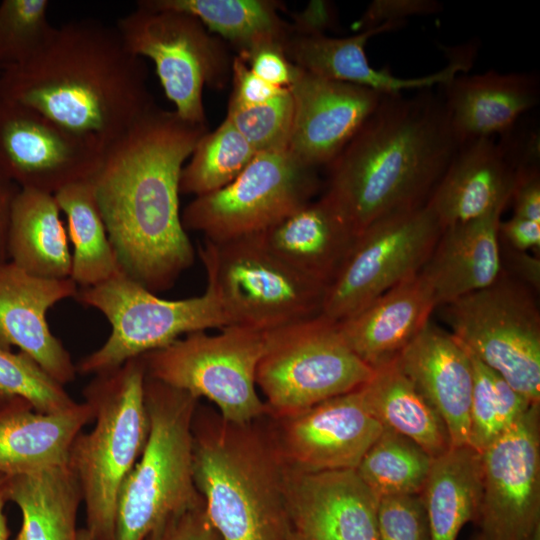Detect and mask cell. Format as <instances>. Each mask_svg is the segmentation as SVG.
I'll use <instances>...</instances> for the list:
<instances>
[{
	"label": "cell",
	"instance_id": "6da1fadb",
	"mask_svg": "<svg viewBox=\"0 0 540 540\" xmlns=\"http://www.w3.org/2000/svg\"><path fill=\"white\" fill-rule=\"evenodd\" d=\"M205 133V125L155 106L106 148L91 178L121 270L153 293L171 288L194 262L180 176Z\"/></svg>",
	"mask_w": 540,
	"mask_h": 540
},
{
	"label": "cell",
	"instance_id": "7a4b0ae2",
	"mask_svg": "<svg viewBox=\"0 0 540 540\" xmlns=\"http://www.w3.org/2000/svg\"><path fill=\"white\" fill-rule=\"evenodd\" d=\"M147 76L115 26L72 20L27 63L0 71V100L33 108L105 151L155 107Z\"/></svg>",
	"mask_w": 540,
	"mask_h": 540
},
{
	"label": "cell",
	"instance_id": "3957f363",
	"mask_svg": "<svg viewBox=\"0 0 540 540\" xmlns=\"http://www.w3.org/2000/svg\"><path fill=\"white\" fill-rule=\"evenodd\" d=\"M459 148L431 89L383 94L329 165L326 197L356 236L389 215L424 206Z\"/></svg>",
	"mask_w": 540,
	"mask_h": 540
},
{
	"label": "cell",
	"instance_id": "277c9868",
	"mask_svg": "<svg viewBox=\"0 0 540 540\" xmlns=\"http://www.w3.org/2000/svg\"><path fill=\"white\" fill-rule=\"evenodd\" d=\"M256 421V420H255ZM194 414L193 474L221 540H288L285 465L270 431Z\"/></svg>",
	"mask_w": 540,
	"mask_h": 540
},
{
	"label": "cell",
	"instance_id": "5b68a950",
	"mask_svg": "<svg viewBox=\"0 0 540 540\" xmlns=\"http://www.w3.org/2000/svg\"><path fill=\"white\" fill-rule=\"evenodd\" d=\"M142 356L94 375L83 389L94 426L74 439L68 456L94 540H114L118 495L149 434Z\"/></svg>",
	"mask_w": 540,
	"mask_h": 540
},
{
	"label": "cell",
	"instance_id": "8992f818",
	"mask_svg": "<svg viewBox=\"0 0 540 540\" xmlns=\"http://www.w3.org/2000/svg\"><path fill=\"white\" fill-rule=\"evenodd\" d=\"M144 398L149 434L118 495L114 540H145L203 502L193 474L198 399L147 375Z\"/></svg>",
	"mask_w": 540,
	"mask_h": 540
},
{
	"label": "cell",
	"instance_id": "52a82bcc",
	"mask_svg": "<svg viewBox=\"0 0 540 540\" xmlns=\"http://www.w3.org/2000/svg\"><path fill=\"white\" fill-rule=\"evenodd\" d=\"M74 298L101 312L111 324L105 343L76 365L83 375L110 371L187 334L229 326L209 283L199 296L168 300L120 270L102 283L78 289Z\"/></svg>",
	"mask_w": 540,
	"mask_h": 540
},
{
	"label": "cell",
	"instance_id": "ba28073f",
	"mask_svg": "<svg viewBox=\"0 0 540 540\" xmlns=\"http://www.w3.org/2000/svg\"><path fill=\"white\" fill-rule=\"evenodd\" d=\"M374 370L322 314L265 332L256 371L267 415L283 418L366 384Z\"/></svg>",
	"mask_w": 540,
	"mask_h": 540
},
{
	"label": "cell",
	"instance_id": "9c48e42d",
	"mask_svg": "<svg viewBox=\"0 0 540 540\" xmlns=\"http://www.w3.org/2000/svg\"><path fill=\"white\" fill-rule=\"evenodd\" d=\"M229 326L271 331L321 313L326 287L270 253L257 235L199 246Z\"/></svg>",
	"mask_w": 540,
	"mask_h": 540
},
{
	"label": "cell",
	"instance_id": "30bf717a",
	"mask_svg": "<svg viewBox=\"0 0 540 540\" xmlns=\"http://www.w3.org/2000/svg\"><path fill=\"white\" fill-rule=\"evenodd\" d=\"M219 333L198 331L142 355L146 375L197 398H206L222 418L236 424L267 415L256 371L265 332L230 325Z\"/></svg>",
	"mask_w": 540,
	"mask_h": 540
},
{
	"label": "cell",
	"instance_id": "8fae6325",
	"mask_svg": "<svg viewBox=\"0 0 540 540\" xmlns=\"http://www.w3.org/2000/svg\"><path fill=\"white\" fill-rule=\"evenodd\" d=\"M504 270L490 286L443 305L452 334L529 402L540 403V311Z\"/></svg>",
	"mask_w": 540,
	"mask_h": 540
},
{
	"label": "cell",
	"instance_id": "7c38bea8",
	"mask_svg": "<svg viewBox=\"0 0 540 540\" xmlns=\"http://www.w3.org/2000/svg\"><path fill=\"white\" fill-rule=\"evenodd\" d=\"M316 169L288 149L257 153L230 183L196 196L181 213L186 231L223 243L257 235L311 201Z\"/></svg>",
	"mask_w": 540,
	"mask_h": 540
},
{
	"label": "cell",
	"instance_id": "4fadbf2b",
	"mask_svg": "<svg viewBox=\"0 0 540 540\" xmlns=\"http://www.w3.org/2000/svg\"><path fill=\"white\" fill-rule=\"evenodd\" d=\"M115 27L132 54L154 62L177 116L205 125L203 87L223 84L227 74L228 59L221 42L196 18L152 7L143 0Z\"/></svg>",
	"mask_w": 540,
	"mask_h": 540
},
{
	"label": "cell",
	"instance_id": "5bb4252c",
	"mask_svg": "<svg viewBox=\"0 0 540 540\" xmlns=\"http://www.w3.org/2000/svg\"><path fill=\"white\" fill-rule=\"evenodd\" d=\"M443 231L424 206L382 218L359 233L327 287L321 313L339 322L378 296L415 276Z\"/></svg>",
	"mask_w": 540,
	"mask_h": 540
},
{
	"label": "cell",
	"instance_id": "9a60e30c",
	"mask_svg": "<svg viewBox=\"0 0 540 540\" xmlns=\"http://www.w3.org/2000/svg\"><path fill=\"white\" fill-rule=\"evenodd\" d=\"M482 540H540V403L480 453Z\"/></svg>",
	"mask_w": 540,
	"mask_h": 540
},
{
	"label": "cell",
	"instance_id": "2e32d148",
	"mask_svg": "<svg viewBox=\"0 0 540 540\" xmlns=\"http://www.w3.org/2000/svg\"><path fill=\"white\" fill-rule=\"evenodd\" d=\"M104 151L28 106L0 100V172L20 189L55 194L91 179Z\"/></svg>",
	"mask_w": 540,
	"mask_h": 540
},
{
	"label": "cell",
	"instance_id": "e0dca14e",
	"mask_svg": "<svg viewBox=\"0 0 540 540\" xmlns=\"http://www.w3.org/2000/svg\"><path fill=\"white\" fill-rule=\"evenodd\" d=\"M275 421L271 435L278 454L288 469L301 473L355 470L384 429L361 387Z\"/></svg>",
	"mask_w": 540,
	"mask_h": 540
},
{
	"label": "cell",
	"instance_id": "ac0fdd59",
	"mask_svg": "<svg viewBox=\"0 0 540 540\" xmlns=\"http://www.w3.org/2000/svg\"><path fill=\"white\" fill-rule=\"evenodd\" d=\"M294 67L288 87L293 102L288 150L309 167L329 166L375 111L383 94Z\"/></svg>",
	"mask_w": 540,
	"mask_h": 540
},
{
	"label": "cell",
	"instance_id": "d6986e66",
	"mask_svg": "<svg viewBox=\"0 0 540 540\" xmlns=\"http://www.w3.org/2000/svg\"><path fill=\"white\" fill-rule=\"evenodd\" d=\"M77 292L71 278H41L9 261L1 264L0 348H19L62 385L74 381L76 364L51 332L46 315L55 304L74 298Z\"/></svg>",
	"mask_w": 540,
	"mask_h": 540
},
{
	"label": "cell",
	"instance_id": "ffe728a7",
	"mask_svg": "<svg viewBox=\"0 0 540 540\" xmlns=\"http://www.w3.org/2000/svg\"><path fill=\"white\" fill-rule=\"evenodd\" d=\"M285 493L292 527L300 534L380 540L379 498L356 470L301 473L285 466Z\"/></svg>",
	"mask_w": 540,
	"mask_h": 540
},
{
	"label": "cell",
	"instance_id": "44dd1931",
	"mask_svg": "<svg viewBox=\"0 0 540 540\" xmlns=\"http://www.w3.org/2000/svg\"><path fill=\"white\" fill-rule=\"evenodd\" d=\"M405 21L386 22L342 38L328 37L318 32H292L284 45L287 59L296 67L316 76L351 83L381 94H397L404 90L432 89L444 85L471 67L470 59L455 58L443 69L416 78H400L388 69H376L369 64L365 52L368 40L378 34L401 28Z\"/></svg>",
	"mask_w": 540,
	"mask_h": 540
},
{
	"label": "cell",
	"instance_id": "7402d4cb",
	"mask_svg": "<svg viewBox=\"0 0 540 540\" xmlns=\"http://www.w3.org/2000/svg\"><path fill=\"white\" fill-rule=\"evenodd\" d=\"M395 361L442 417L452 447L468 445L473 365L461 341L430 320Z\"/></svg>",
	"mask_w": 540,
	"mask_h": 540
},
{
	"label": "cell",
	"instance_id": "603a6c76",
	"mask_svg": "<svg viewBox=\"0 0 540 540\" xmlns=\"http://www.w3.org/2000/svg\"><path fill=\"white\" fill-rule=\"evenodd\" d=\"M434 294L421 272L337 322L349 348L372 370L394 362L430 321Z\"/></svg>",
	"mask_w": 540,
	"mask_h": 540
},
{
	"label": "cell",
	"instance_id": "cb8c5ba5",
	"mask_svg": "<svg viewBox=\"0 0 540 540\" xmlns=\"http://www.w3.org/2000/svg\"><path fill=\"white\" fill-rule=\"evenodd\" d=\"M443 86L442 100L459 146L505 135L540 98L538 77L528 73L458 74Z\"/></svg>",
	"mask_w": 540,
	"mask_h": 540
},
{
	"label": "cell",
	"instance_id": "d4e9b609",
	"mask_svg": "<svg viewBox=\"0 0 540 540\" xmlns=\"http://www.w3.org/2000/svg\"><path fill=\"white\" fill-rule=\"evenodd\" d=\"M515 168L493 138L459 146L426 205L442 228L481 217L511 200Z\"/></svg>",
	"mask_w": 540,
	"mask_h": 540
},
{
	"label": "cell",
	"instance_id": "484cf974",
	"mask_svg": "<svg viewBox=\"0 0 540 540\" xmlns=\"http://www.w3.org/2000/svg\"><path fill=\"white\" fill-rule=\"evenodd\" d=\"M257 237L283 263L327 288L345 261L356 234L322 196L301 205Z\"/></svg>",
	"mask_w": 540,
	"mask_h": 540
},
{
	"label": "cell",
	"instance_id": "4316f807",
	"mask_svg": "<svg viewBox=\"0 0 540 540\" xmlns=\"http://www.w3.org/2000/svg\"><path fill=\"white\" fill-rule=\"evenodd\" d=\"M506 206L443 229L420 271L437 307L484 289L499 278L503 271L499 224Z\"/></svg>",
	"mask_w": 540,
	"mask_h": 540
},
{
	"label": "cell",
	"instance_id": "83f0119b",
	"mask_svg": "<svg viewBox=\"0 0 540 540\" xmlns=\"http://www.w3.org/2000/svg\"><path fill=\"white\" fill-rule=\"evenodd\" d=\"M91 420L93 411L85 401L46 414L23 398L10 397L0 407V473L25 475L67 464L74 439Z\"/></svg>",
	"mask_w": 540,
	"mask_h": 540
},
{
	"label": "cell",
	"instance_id": "f1b7e54d",
	"mask_svg": "<svg viewBox=\"0 0 540 540\" xmlns=\"http://www.w3.org/2000/svg\"><path fill=\"white\" fill-rule=\"evenodd\" d=\"M54 194L19 189L8 230V259L41 278H70L72 253Z\"/></svg>",
	"mask_w": 540,
	"mask_h": 540
},
{
	"label": "cell",
	"instance_id": "f546056e",
	"mask_svg": "<svg viewBox=\"0 0 540 540\" xmlns=\"http://www.w3.org/2000/svg\"><path fill=\"white\" fill-rule=\"evenodd\" d=\"M8 499L21 513L14 540H79V483L68 463L37 473L9 476Z\"/></svg>",
	"mask_w": 540,
	"mask_h": 540
},
{
	"label": "cell",
	"instance_id": "4dcf8cb0",
	"mask_svg": "<svg viewBox=\"0 0 540 540\" xmlns=\"http://www.w3.org/2000/svg\"><path fill=\"white\" fill-rule=\"evenodd\" d=\"M361 391L368 408L383 427L411 439L432 458L452 447L442 417L396 361L374 370Z\"/></svg>",
	"mask_w": 540,
	"mask_h": 540
},
{
	"label": "cell",
	"instance_id": "1f68e13d",
	"mask_svg": "<svg viewBox=\"0 0 540 540\" xmlns=\"http://www.w3.org/2000/svg\"><path fill=\"white\" fill-rule=\"evenodd\" d=\"M421 497L430 540H457L475 521L481 498V457L469 445L451 447L433 459Z\"/></svg>",
	"mask_w": 540,
	"mask_h": 540
},
{
	"label": "cell",
	"instance_id": "d6a6232c",
	"mask_svg": "<svg viewBox=\"0 0 540 540\" xmlns=\"http://www.w3.org/2000/svg\"><path fill=\"white\" fill-rule=\"evenodd\" d=\"M146 4L188 14L246 56L261 48H280L293 27L279 15L280 4L268 0H143Z\"/></svg>",
	"mask_w": 540,
	"mask_h": 540
},
{
	"label": "cell",
	"instance_id": "836d02e7",
	"mask_svg": "<svg viewBox=\"0 0 540 540\" xmlns=\"http://www.w3.org/2000/svg\"><path fill=\"white\" fill-rule=\"evenodd\" d=\"M68 221L73 245L70 278L80 288L102 283L121 268L108 237L91 179L65 186L54 194Z\"/></svg>",
	"mask_w": 540,
	"mask_h": 540
},
{
	"label": "cell",
	"instance_id": "e575fe53",
	"mask_svg": "<svg viewBox=\"0 0 540 540\" xmlns=\"http://www.w3.org/2000/svg\"><path fill=\"white\" fill-rule=\"evenodd\" d=\"M433 459L411 439L384 427L355 470L379 499L421 494Z\"/></svg>",
	"mask_w": 540,
	"mask_h": 540
},
{
	"label": "cell",
	"instance_id": "d590c367",
	"mask_svg": "<svg viewBox=\"0 0 540 540\" xmlns=\"http://www.w3.org/2000/svg\"><path fill=\"white\" fill-rule=\"evenodd\" d=\"M257 153L228 120L198 140L182 169L180 193L200 196L233 181Z\"/></svg>",
	"mask_w": 540,
	"mask_h": 540
},
{
	"label": "cell",
	"instance_id": "8d00e7d4",
	"mask_svg": "<svg viewBox=\"0 0 540 540\" xmlns=\"http://www.w3.org/2000/svg\"><path fill=\"white\" fill-rule=\"evenodd\" d=\"M468 352L473 365L468 445L481 453L510 428L533 403L469 350Z\"/></svg>",
	"mask_w": 540,
	"mask_h": 540
},
{
	"label": "cell",
	"instance_id": "74e56055",
	"mask_svg": "<svg viewBox=\"0 0 540 540\" xmlns=\"http://www.w3.org/2000/svg\"><path fill=\"white\" fill-rule=\"evenodd\" d=\"M47 0L0 2V71L21 66L47 44L56 27L48 20Z\"/></svg>",
	"mask_w": 540,
	"mask_h": 540
},
{
	"label": "cell",
	"instance_id": "f35d334b",
	"mask_svg": "<svg viewBox=\"0 0 540 540\" xmlns=\"http://www.w3.org/2000/svg\"><path fill=\"white\" fill-rule=\"evenodd\" d=\"M0 391L28 401L40 413H61L76 402L32 357L0 348Z\"/></svg>",
	"mask_w": 540,
	"mask_h": 540
},
{
	"label": "cell",
	"instance_id": "ab89813d",
	"mask_svg": "<svg viewBox=\"0 0 540 540\" xmlns=\"http://www.w3.org/2000/svg\"><path fill=\"white\" fill-rule=\"evenodd\" d=\"M226 119L256 153L288 149L293 120V102L289 88L273 99L255 106H241L229 101Z\"/></svg>",
	"mask_w": 540,
	"mask_h": 540
},
{
	"label": "cell",
	"instance_id": "60d3db41",
	"mask_svg": "<svg viewBox=\"0 0 540 540\" xmlns=\"http://www.w3.org/2000/svg\"><path fill=\"white\" fill-rule=\"evenodd\" d=\"M377 521L380 540H430L421 494L380 498Z\"/></svg>",
	"mask_w": 540,
	"mask_h": 540
},
{
	"label": "cell",
	"instance_id": "b9f144b4",
	"mask_svg": "<svg viewBox=\"0 0 540 540\" xmlns=\"http://www.w3.org/2000/svg\"><path fill=\"white\" fill-rule=\"evenodd\" d=\"M145 540H221L211 524L204 500L198 506L170 519Z\"/></svg>",
	"mask_w": 540,
	"mask_h": 540
},
{
	"label": "cell",
	"instance_id": "7bdbcfd3",
	"mask_svg": "<svg viewBox=\"0 0 540 540\" xmlns=\"http://www.w3.org/2000/svg\"><path fill=\"white\" fill-rule=\"evenodd\" d=\"M440 6L434 0H375L357 22V27L363 31L386 22L405 21L409 16L437 13Z\"/></svg>",
	"mask_w": 540,
	"mask_h": 540
},
{
	"label": "cell",
	"instance_id": "ee69618b",
	"mask_svg": "<svg viewBox=\"0 0 540 540\" xmlns=\"http://www.w3.org/2000/svg\"><path fill=\"white\" fill-rule=\"evenodd\" d=\"M233 93L230 102L241 106L263 104L281 94L287 88L276 87L256 76L239 56L231 64Z\"/></svg>",
	"mask_w": 540,
	"mask_h": 540
},
{
	"label": "cell",
	"instance_id": "f6af8a7d",
	"mask_svg": "<svg viewBox=\"0 0 540 540\" xmlns=\"http://www.w3.org/2000/svg\"><path fill=\"white\" fill-rule=\"evenodd\" d=\"M239 57L256 76L270 85L288 88L292 82L295 67L280 48H261Z\"/></svg>",
	"mask_w": 540,
	"mask_h": 540
},
{
	"label": "cell",
	"instance_id": "bcb514c9",
	"mask_svg": "<svg viewBox=\"0 0 540 540\" xmlns=\"http://www.w3.org/2000/svg\"><path fill=\"white\" fill-rule=\"evenodd\" d=\"M511 199L515 216L540 223L539 166L515 171Z\"/></svg>",
	"mask_w": 540,
	"mask_h": 540
},
{
	"label": "cell",
	"instance_id": "7dc6e473",
	"mask_svg": "<svg viewBox=\"0 0 540 540\" xmlns=\"http://www.w3.org/2000/svg\"><path fill=\"white\" fill-rule=\"evenodd\" d=\"M499 239L505 241L506 247L525 251L540 247V223L513 215L499 224Z\"/></svg>",
	"mask_w": 540,
	"mask_h": 540
},
{
	"label": "cell",
	"instance_id": "c3c4849f",
	"mask_svg": "<svg viewBox=\"0 0 540 540\" xmlns=\"http://www.w3.org/2000/svg\"><path fill=\"white\" fill-rule=\"evenodd\" d=\"M502 266L505 263L508 275L528 286L534 292L540 287V260L525 251L510 248L501 250Z\"/></svg>",
	"mask_w": 540,
	"mask_h": 540
},
{
	"label": "cell",
	"instance_id": "681fc988",
	"mask_svg": "<svg viewBox=\"0 0 540 540\" xmlns=\"http://www.w3.org/2000/svg\"><path fill=\"white\" fill-rule=\"evenodd\" d=\"M19 187L0 172V265L8 262V230L12 206Z\"/></svg>",
	"mask_w": 540,
	"mask_h": 540
},
{
	"label": "cell",
	"instance_id": "f907efd6",
	"mask_svg": "<svg viewBox=\"0 0 540 540\" xmlns=\"http://www.w3.org/2000/svg\"><path fill=\"white\" fill-rule=\"evenodd\" d=\"M9 476L0 473V540H9L10 531L5 513L8 499Z\"/></svg>",
	"mask_w": 540,
	"mask_h": 540
},
{
	"label": "cell",
	"instance_id": "816d5d0a",
	"mask_svg": "<svg viewBox=\"0 0 540 540\" xmlns=\"http://www.w3.org/2000/svg\"><path fill=\"white\" fill-rule=\"evenodd\" d=\"M79 540H94L85 528L79 530Z\"/></svg>",
	"mask_w": 540,
	"mask_h": 540
},
{
	"label": "cell",
	"instance_id": "f5cc1de1",
	"mask_svg": "<svg viewBox=\"0 0 540 540\" xmlns=\"http://www.w3.org/2000/svg\"><path fill=\"white\" fill-rule=\"evenodd\" d=\"M288 540H305L297 531L292 529L289 534Z\"/></svg>",
	"mask_w": 540,
	"mask_h": 540
},
{
	"label": "cell",
	"instance_id": "db71d44e",
	"mask_svg": "<svg viewBox=\"0 0 540 540\" xmlns=\"http://www.w3.org/2000/svg\"><path fill=\"white\" fill-rule=\"evenodd\" d=\"M10 398V396H7L3 392L0 391V407Z\"/></svg>",
	"mask_w": 540,
	"mask_h": 540
},
{
	"label": "cell",
	"instance_id": "11a10c76",
	"mask_svg": "<svg viewBox=\"0 0 540 540\" xmlns=\"http://www.w3.org/2000/svg\"><path fill=\"white\" fill-rule=\"evenodd\" d=\"M474 540H482L478 535L474 538Z\"/></svg>",
	"mask_w": 540,
	"mask_h": 540
}]
</instances>
